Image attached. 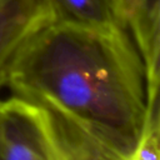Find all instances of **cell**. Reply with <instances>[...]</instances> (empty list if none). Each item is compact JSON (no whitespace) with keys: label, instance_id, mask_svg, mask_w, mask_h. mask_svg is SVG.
<instances>
[{"label":"cell","instance_id":"cell-1","mask_svg":"<svg viewBox=\"0 0 160 160\" xmlns=\"http://www.w3.org/2000/svg\"><path fill=\"white\" fill-rule=\"evenodd\" d=\"M5 85L125 160L149 110L146 68L124 26L50 22L19 52Z\"/></svg>","mask_w":160,"mask_h":160},{"label":"cell","instance_id":"cell-2","mask_svg":"<svg viewBox=\"0 0 160 160\" xmlns=\"http://www.w3.org/2000/svg\"><path fill=\"white\" fill-rule=\"evenodd\" d=\"M0 135L2 160H58L49 111L21 98L1 101Z\"/></svg>","mask_w":160,"mask_h":160},{"label":"cell","instance_id":"cell-3","mask_svg":"<svg viewBox=\"0 0 160 160\" xmlns=\"http://www.w3.org/2000/svg\"><path fill=\"white\" fill-rule=\"evenodd\" d=\"M50 22L44 0H0V89L26 42Z\"/></svg>","mask_w":160,"mask_h":160},{"label":"cell","instance_id":"cell-4","mask_svg":"<svg viewBox=\"0 0 160 160\" xmlns=\"http://www.w3.org/2000/svg\"><path fill=\"white\" fill-rule=\"evenodd\" d=\"M120 18L146 68L149 91L160 84V0H116Z\"/></svg>","mask_w":160,"mask_h":160},{"label":"cell","instance_id":"cell-5","mask_svg":"<svg viewBox=\"0 0 160 160\" xmlns=\"http://www.w3.org/2000/svg\"><path fill=\"white\" fill-rule=\"evenodd\" d=\"M51 21L84 28L124 26L116 0H44Z\"/></svg>","mask_w":160,"mask_h":160},{"label":"cell","instance_id":"cell-6","mask_svg":"<svg viewBox=\"0 0 160 160\" xmlns=\"http://www.w3.org/2000/svg\"><path fill=\"white\" fill-rule=\"evenodd\" d=\"M149 110L140 139L129 160H160V111L159 89L149 92Z\"/></svg>","mask_w":160,"mask_h":160},{"label":"cell","instance_id":"cell-7","mask_svg":"<svg viewBox=\"0 0 160 160\" xmlns=\"http://www.w3.org/2000/svg\"><path fill=\"white\" fill-rule=\"evenodd\" d=\"M54 116L59 121L62 131L65 132L70 144L75 149L80 160H125L115 152H112L111 150H109L108 148H105L102 144L98 142L96 140H94L78 128H75L74 125H71L70 122L62 120L56 115Z\"/></svg>","mask_w":160,"mask_h":160},{"label":"cell","instance_id":"cell-8","mask_svg":"<svg viewBox=\"0 0 160 160\" xmlns=\"http://www.w3.org/2000/svg\"><path fill=\"white\" fill-rule=\"evenodd\" d=\"M54 126V132H55V140H56V150H58V160H80L79 155L76 154L75 149L70 144L69 139L66 138L65 132L62 131L59 121L49 111Z\"/></svg>","mask_w":160,"mask_h":160},{"label":"cell","instance_id":"cell-9","mask_svg":"<svg viewBox=\"0 0 160 160\" xmlns=\"http://www.w3.org/2000/svg\"><path fill=\"white\" fill-rule=\"evenodd\" d=\"M1 101L2 100H0V108H1ZM0 160H2V155H1V135H0Z\"/></svg>","mask_w":160,"mask_h":160}]
</instances>
